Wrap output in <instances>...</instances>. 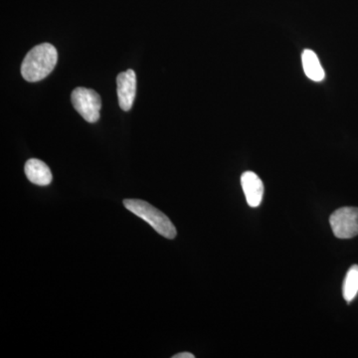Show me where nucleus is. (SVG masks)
<instances>
[{
  "label": "nucleus",
  "mask_w": 358,
  "mask_h": 358,
  "mask_svg": "<svg viewBox=\"0 0 358 358\" xmlns=\"http://www.w3.org/2000/svg\"><path fill=\"white\" fill-rule=\"evenodd\" d=\"M57 60V50L53 45H37L26 54L21 65V74L30 83L41 81L54 70Z\"/></svg>",
  "instance_id": "nucleus-1"
},
{
  "label": "nucleus",
  "mask_w": 358,
  "mask_h": 358,
  "mask_svg": "<svg viewBox=\"0 0 358 358\" xmlns=\"http://www.w3.org/2000/svg\"><path fill=\"white\" fill-rule=\"evenodd\" d=\"M26 178L30 182L39 186H47L52 182V173L49 166L42 160L31 159L25 164Z\"/></svg>",
  "instance_id": "nucleus-7"
},
{
  "label": "nucleus",
  "mask_w": 358,
  "mask_h": 358,
  "mask_svg": "<svg viewBox=\"0 0 358 358\" xmlns=\"http://www.w3.org/2000/svg\"><path fill=\"white\" fill-rule=\"evenodd\" d=\"M334 236L339 239H350L358 235L357 207H343L329 217Z\"/></svg>",
  "instance_id": "nucleus-4"
},
{
  "label": "nucleus",
  "mask_w": 358,
  "mask_h": 358,
  "mask_svg": "<svg viewBox=\"0 0 358 358\" xmlns=\"http://www.w3.org/2000/svg\"><path fill=\"white\" fill-rule=\"evenodd\" d=\"M124 205L134 215L150 224L162 236L171 240L176 238V229L171 219L148 202L140 199H126L124 200Z\"/></svg>",
  "instance_id": "nucleus-2"
},
{
  "label": "nucleus",
  "mask_w": 358,
  "mask_h": 358,
  "mask_svg": "<svg viewBox=\"0 0 358 358\" xmlns=\"http://www.w3.org/2000/svg\"><path fill=\"white\" fill-rule=\"evenodd\" d=\"M241 185L249 206L258 207L262 202L264 195V185L261 178L253 171H246L242 174Z\"/></svg>",
  "instance_id": "nucleus-6"
},
{
  "label": "nucleus",
  "mask_w": 358,
  "mask_h": 358,
  "mask_svg": "<svg viewBox=\"0 0 358 358\" xmlns=\"http://www.w3.org/2000/svg\"><path fill=\"white\" fill-rule=\"evenodd\" d=\"M303 67L307 77L313 81L322 82L326 77L324 70L322 69V65H320L317 54L310 50V49L303 51Z\"/></svg>",
  "instance_id": "nucleus-8"
},
{
  "label": "nucleus",
  "mask_w": 358,
  "mask_h": 358,
  "mask_svg": "<svg viewBox=\"0 0 358 358\" xmlns=\"http://www.w3.org/2000/svg\"><path fill=\"white\" fill-rule=\"evenodd\" d=\"M358 294V265H353L346 273L343 285V294L348 303L355 300Z\"/></svg>",
  "instance_id": "nucleus-9"
},
{
  "label": "nucleus",
  "mask_w": 358,
  "mask_h": 358,
  "mask_svg": "<svg viewBox=\"0 0 358 358\" xmlns=\"http://www.w3.org/2000/svg\"><path fill=\"white\" fill-rule=\"evenodd\" d=\"M74 109L82 115L87 122L94 124L100 120L101 96L96 92L92 89L76 88L71 95Z\"/></svg>",
  "instance_id": "nucleus-3"
},
{
  "label": "nucleus",
  "mask_w": 358,
  "mask_h": 358,
  "mask_svg": "<svg viewBox=\"0 0 358 358\" xmlns=\"http://www.w3.org/2000/svg\"><path fill=\"white\" fill-rule=\"evenodd\" d=\"M173 358H194L195 355L189 352H181L178 355H173Z\"/></svg>",
  "instance_id": "nucleus-10"
},
{
  "label": "nucleus",
  "mask_w": 358,
  "mask_h": 358,
  "mask_svg": "<svg viewBox=\"0 0 358 358\" xmlns=\"http://www.w3.org/2000/svg\"><path fill=\"white\" fill-rule=\"evenodd\" d=\"M117 98L122 110L128 112L133 107L136 93V77L133 69L120 73L117 78Z\"/></svg>",
  "instance_id": "nucleus-5"
}]
</instances>
